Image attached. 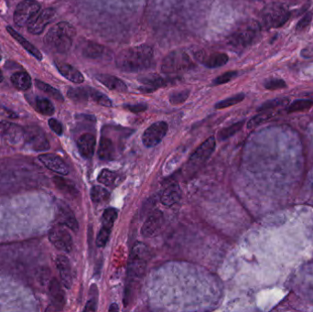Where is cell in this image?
<instances>
[{"label":"cell","instance_id":"7dc6e473","mask_svg":"<svg viewBox=\"0 0 313 312\" xmlns=\"http://www.w3.org/2000/svg\"><path fill=\"white\" fill-rule=\"evenodd\" d=\"M49 125H50V128L52 129V131L57 134L58 136H62L63 135V125L58 120L54 118H50L49 120Z\"/></svg>","mask_w":313,"mask_h":312},{"label":"cell","instance_id":"f5cc1de1","mask_svg":"<svg viewBox=\"0 0 313 312\" xmlns=\"http://www.w3.org/2000/svg\"><path fill=\"white\" fill-rule=\"evenodd\" d=\"M3 79H4V76H3V74H2V72H1V70H0V82L3 81Z\"/></svg>","mask_w":313,"mask_h":312},{"label":"cell","instance_id":"ffe728a7","mask_svg":"<svg viewBox=\"0 0 313 312\" xmlns=\"http://www.w3.org/2000/svg\"><path fill=\"white\" fill-rule=\"evenodd\" d=\"M95 78L100 81L103 85L108 88L109 90L117 91L120 93H126L127 86L125 82L114 75H107V74H99L96 75Z\"/></svg>","mask_w":313,"mask_h":312},{"label":"cell","instance_id":"f35d334b","mask_svg":"<svg viewBox=\"0 0 313 312\" xmlns=\"http://www.w3.org/2000/svg\"><path fill=\"white\" fill-rule=\"evenodd\" d=\"M313 106V101L307 99L296 100L288 107V113L301 112L310 109Z\"/></svg>","mask_w":313,"mask_h":312},{"label":"cell","instance_id":"6da1fadb","mask_svg":"<svg viewBox=\"0 0 313 312\" xmlns=\"http://www.w3.org/2000/svg\"><path fill=\"white\" fill-rule=\"evenodd\" d=\"M154 51L148 45H139L121 50L116 57L117 67L125 73H138L151 68Z\"/></svg>","mask_w":313,"mask_h":312},{"label":"cell","instance_id":"7a4b0ae2","mask_svg":"<svg viewBox=\"0 0 313 312\" xmlns=\"http://www.w3.org/2000/svg\"><path fill=\"white\" fill-rule=\"evenodd\" d=\"M75 27L68 22H60L53 26L45 36V42L51 50L58 53L69 51L74 38L76 37Z\"/></svg>","mask_w":313,"mask_h":312},{"label":"cell","instance_id":"d6a6232c","mask_svg":"<svg viewBox=\"0 0 313 312\" xmlns=\"http://www.w3.org/2000/svg\"><path fill=\"white\" fill-rule=\"evenodd\" d=\"M274 117L273 113L268 112V111H263V113L257 115L256 117H254L253 118H251L248 123H247V128L248 129H254L257 126L262 125L264 123L268 122L269 120L272 118Z\"/></svg>","mask_w":313,"mask_h":312},{"label":"cell","instance_id":"1f68e13d","mask_svg":"<svg viewBox=\"0 0 313 312\" xmlns=\"http://www.w3.org/2000/svg\"><path fill=\"white\" fill-rule=\"evenodd\" d=\"M110 198V193L106 188L94 186L91 191V199L95 203H101L108 200Z\"/></svg>","mask_w":313,"mask_h":312},{"label":"cell","instance_id":"30bf717a","mask_svg":"<svg viewBox=\"0 0 313 312\" xmlns=\"http://www.w3.org/2000/svg\"><path fill=\"white\" fill-rule=\"evenodd\" d=\"M215 146V138L213 137L206 139L190 157L188 161L189 168L196 169L201 166L213 154Z\"/></svg>","mask_w":313,"mask_h":312},{"label":"cell","instance_id":"2e32d148","mask_svg":"<svg viewBox=\"0 0 313 312\" xmlns=\"http://www.w3.org/2000/svg\"><path fill=\"white\" fill-rule=\"evenodd\" d=\"M138 81H140L144 86L139 87V91L142 93H152L157 90L158 88L167 86L168 84L173 83L176 79L172 78H166L160 75H151L144 76L142 78H139Z\"/></svg>","mask_w":313,"mask_h":312},{"label":"cell","instance_id":"ac0fdd59","mask_svg":"<svg viewBox=\"0 0 313 312\" xmlns=\"http://www.w3.org/2000/svg\"><path fill=\"white\" fill-rule=\"evenodd\" d=\"M56 266L63 286L66 288H71L73 285V274L69 259L65 256H58L56 258Z\"/></svg>","mask_w":313,"mask_h":312},{"label":"cell","instance_id":"db71d44e","mask_svg":"<svg viewBox=\"0 0 313 312\" xmlns=\"http://www.w3.org/2000/svg\"><path fill=\"white\" fill-rule=\"evenodd\" d=\"M0 60H1V56H0Z\"/></svg>","mask_w":313,"mask_h":312},{"label":"cell","instance_id":"816d5d0a","mask_svg":"<svg viewBox=\"0 0 313 312\" xmlns=\"http://www.w3.org/2000/svg\"><path fill=\"white\" fill-rule=\"evenodd\" d=\"M117 311H118V307L117 304H112L109 309V312H117Z\"/></svg>","mask_w":313,"mask_h":312},{"label":"cell","instance_id":"836d02e7","mask_svg":"<svg viewBox=\"0 0 313 312\" xmlns=\"http://www.w3.org/2000/svg\"><path fill=\"white\" fill-rule=\"evenodd\" d=\"M90 91V98L94 101L96 104L106 107H111L113 106L112 101L107 97L106 94H102L99 91H96L94 88L89 87Z\"/></svg>","mask_w":313,"mask_h":312},{"label":"cell","instance_id":"f546056e","mask_svg":"<svg viewBox=\"0 0 313 312\" xmlns=\"http://www.w3.org/2000/svg\"><path fill=\"white\" fill-rule=\"evenodd\" d=\"M113 142L111 139L103 138L99 143L98 156L102 160H111L113 158Z\"/></svg>","mask_w":313,"mask_h":312},{"label":"cell","instance_id":"4316f807","mask_svg":"<svg viewBox=\"0 0 313 312\" xmlns=\"http://www.w3.org/2000/svg\"><path fill=\"white\" fill-rule=\"evenodd\" d=\"M13 85L21 91H27L32 87V78L26 72H17L11 76Z\"/></svg>","mask_w":313,"mask_h":312},{"label":"cell","instance_id":"b9f144b4","mask_svg":"<svg viewBox=\"0 0 313 312\" xmlns=\"http://www.w3.org/2000/svg\"><path fill=\"white\" fill-rule=\"evenodd\" d=\"M189 95H190L189 90H182V91H179V92H174V93L169 94V102L172 105H181L188 99Z\"/></svg>","mask_w":313,"mask_h":312},{"label":"cell","instance_id":"74e56055","mask_svg":"<svg viewBox=\"0 0 313 312\" xmlns=\"http://www.w3.org/2000/svg\"><path fill=\"white\" fill-rule=\"evenodd\" d=\"M117 210L113 209V208H108L103 213V217H102L103 226L109 228V229H112L115 221L117 220Z\"/></svg>","mask_w":313,"mask_h":312},{"label":"cell","instance_id":"7402d4cb","mask_svg":"<svg viewBox=\"0 0 313 312\" xmlns=\"http://www.w3.org/2000/svg\"><path fill=\"white\" fill-rule=\"evenodd\" d=\"M57 69L60 72V74L65 77L67 80L76 82V83H81L84 81V77L81 75V72L75 68L74 66L70 65L68 63H61L58 62L55 63Z\"/></svg>","mask_w":313,"mask_h":312},{"label":"cell","instance_id":"603a6c76","mask_svg":"<svg viewBox=\"0 0 313 312\" xmlns=\"http://www.w3.org/2000/svg\"><path fill=\"white\" fill-rule=\"evenodd\" d=\"M49 290L53 306L56 307L57 310H62L65 304V293L56 278L50 280Z\"/></svg>","mask_w":313,"mask_h":312},{"label":"cell","instance_id":"7c38bea8","mask_svg":"<svg viewBox=\"0 0 313 312\" xmlns=\"http://www.w3.org/2000/svg\"><path fill=\"white\" fill-rule=\"evenodd\" d=\"M168 124L164 121H159L149 126L143 134L142 140L146 147L152 148L162 141L168 132Z\"/></svg>","mask_w":313,"mask_h":312},{"label":"cell","instance_id":"7bdbcfd3","mask_svg":"<svg viewBox=\"0 0 313 312\" xmlns=\"http://www.w3.org/2000/svg\"><path fill=\"white\" fill-rule=\"evenodd\" d=\"M238 75L236 71H230V72H226L223 75H219L218 77H216L213 81V85H221V84H225L230 81L234 80Z\"/></svg>","mask_w":313,"mask_h":312},{"label":"cell","instance_id":"c3c4849f","mask_svg":"<svg viewBox=\"0 0 313 312\" xmlns=\"http://www.w3.org/2000/svg\"><path fill=\"white\" fill-rule=\"evenodd\" d=\"M125 109L132 113L144 112L148 109V106L145 104H136V105H125Z\"/></svg>","mask_w":313,"mask_h":312},{"label":"cell","instance_id":"9c48e42d","mask_svg":"<svg viewBox=\"0 0 313 312\" xmlns=\"http://www.w3.org/2000/svg\"><path fill=\"white\" fill-rule=\"evenodd\" d=\"M25 141L32 150L35 151H44L50 149L49 140L41 128L32 125L25 129Z\"/></svg>","mask_w":313,"mask_h":312},{"label":"cell","instance_id":"f6af8a7d","mask_svg":"<svg viewBox=\"0 0 313 312\" xmlns=\"http://www.w3.org/2000/svg\"><path fill=\"white\" fill-rule=\"evenodd\" d=\"M264 86L268 90H277V89H283L287 87V83L284 80L281 79H270L265 82Z\"/></svg>","mask_w":313,"mask_h":312},{"label":"cell","instance_id":"5bb4252c","mask_svg":"<svg viewBox=\"0 0 313 312\" xmlns=\"http://www.w3.org/2000/svg\"><path fill=\"white\" fill-rule=\"evenodd\" d=\"M56 11L53 8H46L39 13L29 23L28 30L33 35H39L43 32L46 26L50 23L55 17Z\"/></svg>","mask_w":313,"mask_h":312},{"label":"cell","instance_id":"8d00e7d4","mask_svg":"<svg viewBox=\"0 0 313 312\" xmlns=\"http://www.w3.org/2000/svg\"><path fill=\"white\" fill-rule=\"evenodd\" d=\"M244 99V94H238L231 96V97H228L225 100L220 101L216 105H215V108L216 109H224V108H227V107H230V106H235L239 103H241L242 101Z\"/></svg>","mask_w":313,"mask_h":312},{"label":"cell","instance_id":"52a82bcc","mask_svg":"<svg viewBox=\"0 0 313 312\" xmlns=\"http://www.w3.org/2000/svg\"><path fill=\"white\" fill-rule=\"evenodd\" d=\"M40 9V5L35 0H23L16 7L14 22L18 27H24L34 19Z\"/></svg>","mask_w":313,"mask_h":312},{"label":"cell","instance_id":"bcb514c9","mask_svg":"<svg viewBox=\"0 0 313 312\" xmlns=\"http://www.w3.org/2000/svg\"><path fill=\"white\" fill-rule=\"evenodd\" d=\"M313 18V12H308L305 14V16L299 21V23L297 24L296 30L297 31H303L304 29H306L308 26L310 25V23L312 22Z\"/></svg>","mask_w":313,"mask_h":312},{"label":"cell","instance_id":"d590c367","mask_svg":"<svg viewBox=\"0 0 313 312\" xmlns=\"http://www.w3.org/2000/svg\"><path fill=\"white\" fill-rule=\"evenodd\" d=\"M36 106L39 112L44 116H51L55 111V108L51 102L46 98H38L36 101Z\"/></svg>","mask_w":313,"mask_h":312},{"label":"cell","instance_id":"277c9868","mask_svg":"<svg viewBox=\"0 0 313 312\" xmlns=\"http://www.w3.org/2000/svg\"><path fill=\"white\" fill-rule=\"evenodd\" d=\"M195 63L188 53L183 50H173L163 59L161 71L166 75H173L194 68Z\"/></svg>","mask_w":313,"mask_h":312},{"label":"cell","instance_id":"e0dca14e","mask_svg":"<svg viewBox=\"0 0 313 312\" xmlns=\"http://www.w3.org/2000/svg\"><path fill=\"white\" fill-rule=\"evenodd\" d=\"M39 160L43 164L47 169L61 175H67L69 173V168L64 162L62 157L55 154L46 153L39 156Z\"/></svg>","mask_w":313,"mask_h":312},{"label":"cell","instance_id":"83f0119b","mask_svg":"<svg viewBox=\"0 0 313 312\" xmlns=\"http://www.w3.org/2000/svg\"><path fill=\"white\" fill-rule=\"evenodd\" d=\"M106 50L103 45L89 41L82 49V55L89 59H99L105 55Z\"/></svg>","mask_w":313,"mask_h":312},{"label":"cell","instance_id":"d4e9b609","mask_svg":"<svg viewBox=\"0 0 313 312\" xmlns=\"http://www.w3.org/2000/svg\"><path fill=\"white\" fill-rule=\"evenodd\" d=\"M59 220L60 223L64 226H67L71 230L74 232L78 231L79 225L78 222L75 217V214L71 211L69 207L66 205H62L59 210Z\"/></svg>","mask_w":313,"mask_h":312},{"label":"cell","instance_id":"e575fe53","mask_svg":"<svg viewBox=\"0 0 313 312\" xmlns=\"http://www.w3.org/2000/svg\"><path fill=\"white\" fill-rule=\"evenodd\" d=\"M243 125H244V121H240L228 127H226L218 133V138L220 140H226L227 138L234 136L235 134H236L238 131H240Z\"/></svg>","mask_w":313,"mask_h":312},{"label":"cell","instance_id":"3957f363","mask_svg":"<svg viewBox=\"0 0 313 312\" xmlns=\"http://www.w3.org/2000/svg\"><path fill=\"white\" fill-rule=\"evenodd\" d=\"M260 25L257 21L250 20L239 26L228 38V43L235 48H245L256 39L260 32Z\"/></svg>","mask_w":313,"mask_h":312},{"label":"cell","instance_id":"4fadbf2b","mask_svg":"<svg viewBox=\"0 0 313 312\" xmlns=\"http://www.w3.org/2000/svg\"><path fill=\"white\" fill-rule=\"evenodd\" d=\"M164 223L162 212L156 210L151 212L141 228L144 237H154L160 232Z\"/></svg>","mask_w":313,"mask_h":312},{"label":"cell","instance_id":"681fc988","mask_svg":"<svg viewBox=\"0 0 313 312\" xmlns=\"http://www.w3.org/2000/svg\"><path fill=\"white\" fill-rule=\"evenodd\" d=\"M84 312H95L96 311V300H90L83 309Z\"/></svg>","mask_w":313,"mask_h":312},{"label":"cell","instance_id":"44dd1931","mask_svg":"<svg viewBox=\"0 0 313 312\" xmlns=\"http://www.w3.org/2000/svg\"><path fill=\"white\" fill-rule=\"evenodd\" d=\"M182 190L180 186L176 183L170 184L169 187L166 188L163 191L160 196V200L163 205L165 206H172L179 202L182 198Z\"/></svg>","mask_w":313,"mask_h":312},{"label":"cell","instance_id":"8fae6325","mask_svg":"<svg viewBox=\"0 0 313 312\" xmlns=\"http://www.w3.org/2000/svg\"><path fill=\"white\" fill-rule=\"evenodd\" d=\"M0 138L9 145H18L25 140V129L14 123L0 122Z\"/></svg>","mask_w":313,"mask_h":312},{"label":"cell","instance_id":"ee69618b","mask_svg":"<svg viewBox=\"0 0 313 312\" xmlns=\"http://www.w3.org/2000/svg\"><path fill=\"white\" fill-rule=\"evenodd\" d=\"M110 234H111V229L107 228L102 226L100 232L96 238V245L98 247H105L107 245V242L110 237Z\"/></svg>","mask_w":313,"mask_h":312},{"label":"cell","instance_id":"cb8c5ba5","mask_svg":"<svg viewBox=\"0 0 313 312\" xmlns=\"http://www.w3.org/2000/svg\"><path fill=\"white\" fill-rule=\"evenodd\" d=\"M6 31L12 36L13 39H16L29 53L32 54V56L35 57L36 59H38L39 61H40V60L42 59L41 52H40L34 45H32L30 41H28L25 38L23 37V36H21L19 32H16V31L13 29L12 27L7 26V27H6Z\"/></svg>","mask_w":313,"mask_h":312},{"label":"cell","instance_id":"8992f818","mask_svg":"<svg viewBox=\"0 0 313 312\" xmlns=\"http://www.w3.org/2000/svg\"><path fill=\"white\" fill-rule=\"evenodd\" d=\"M150 257V251L148 246L143 243H135L132 248L129 264H128V275L140 277L144 275L147 260Z\"/></svg>","mask_w":313,"mask_h":312},{"label":"cell","instance_id":"f907efd6","mask_svg":"<svg viewBox=\"0 0 313 312\" xmlns=\"http://www.w3.org/2000/svg\"><path fill=\"white\" fill-rule=\"evenodd\" d=\"M302 55L304 57H313V47L308 48L306 50L302 51Z\"/></svg>","mask_w":313,"mask_h":312},{"label":"cell","instance_id":"d6986e66","mask_svg":"<svg viewBox=\"0 0 313 312\" xmlns=\"http://www.w3.org/2000/svg\"><path fill=\"white\" fill-rule=\"evenodd\" d=\"M96 146V139L92 134H83L77 140V148L81 156L85 158H91L94 155Z\"/></svg>","mask_w":313,"mask_h":312},{"label":"cell","instance_id":"5b68a950","mask_svg":"<svg viewBox=\"0 0 313 312\" xmlns=\"http://www.w3.org/2000/svg\"><path fill=\"white\" fill-rule=\"evenodd\" d=\"M290 17V11L287 6L281 3H274L267 6L261 15L264 28L275 29L284 25Z\"/></svg>","mask_w":313,"mask_h":312},{"label":"cell","instance_id":"60d3db41","mask_svg":"<svg viewBox=\"0 0 313 312\" xmlns=\"http://www.w3.org/2000/svg\"><path fill=\"white\" fill-rule=\"evenodd\" d=\"M288 103V99H286V98H278V99L269 101V102L264 103L263 105L258 108V111L259 112L270 111L271 109H274V108H276V107L286 106Z\"/></svg>","mask_w":313,"mask_h":312},{"label":"cell","instance_id":"f1b7e54d","mask_svg":"<svg viewBox=\"0 0 313 312\" xmlns=\"http://www.w3.org/2000/svg\"><path fill=\"white\" fill-rule=\"evenodd\" d=\"M67 95L76 103H85L90 98L89 87L70 88Z\"/></svg>","mask_w":313,"mask_h":312},{"label":"cell","instance_id":"ab89813d","mask_svg":"<svg viewBox=\"0 0 313 312\" xmlns=\"http://www.w3.org/2000/svg\"><path fill=\"white\" fill-rule=\"evenodd\" d=\"M116 179L117 174L109 169H103L98 176V181L106 186H112Z\"/></svg>","mask_w":313,"mask_h":312},{"label":"cell","instance_id":"484cf974","mask_svg":"<svg viewBox=\"0 0 313 312\" xmlns=\"http://www.w3.org/2000/svg\"><path fill=\"white\" fill-rule=\"evenodd\" d=\"M52 181L57 189H59L63 194H67L72 197H76L78 195V191L76 189V185L74 184V182L58 176L53 177Z\"/></svg>","mask_w":313,"mask_h":312},{"label":"cell","instance_id":"9a60e30c","mask_svg":"<svg viewBox=\"0 0 313 312\" xmlns=\"http://www.w3.org/2000/svg\"><path fill=\"white\" fill-rule=\"evenodd\" d=\"M195 58L200 62L202 65L208 68H219L229 61V57L226 53L223 52H213L208 54L204 50H200L195 53Z\"/></svg>","mask_w":313,"mask_h":312},{"label":"cell","instance_id":"4dcf8cb0","mask_svg":"<svg viewBox=\"0 0 313 312\" xmlns=\"http://www.w3.org/2000/svg\"><path fill=\"white\" fill-rule=\"evenodd\" d=\"M36 86L45 94L50 95V97H52L53 99L60 101V102L64 101L63 94H61V92L58 91L55 88L50 86V84L45 83L43 81H39V80H37L36 81Z\"/></svg>","mask_w":313,"mask_h":312},{"label":"cell","instance_id":"ba28073f","mask_svg":"<svg viewBox=\"0 0 313 312\" xmlns=\"http://www.w3.org/2000/svg\"><path fill=\"white\" fill-rule=\"evenodd\" d=\"M64 225H57L50 229L49 233V239L57 249L61 250L65 253H70L73 250L74 242L72 235L67 229L63 227Z\"/></svg>","mask_w":313,"mask_h":312}]
</instances>
